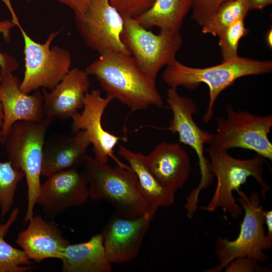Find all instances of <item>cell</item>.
Segmentation results:
<instances>
[{"label": "cell", "instance_id": "8992f818", "mask_svg": "<svg viewBox=\"0 0 272 272\" xmlns=\"http://www.w3.org/2000/svg\"><path fill=\"white\" fill-rule=\"evenodd\" d=\"M235 191L244 212L239 235L234 240L220 236L216 238L215 255L219 264L206 272H220L237 257L249 256L259 263L266 262L269 259L264 251L271 248L272 238L265 234V211L259 194L253 191L247 196L240 189Z\"/></svg>", "mask_w": 272, "mask_h": 272}, {"label": "cell", "instance_id": "7402d4cb", "mask_svg": "<svg viewBox=\"0 0 272 272\" xmlns=\"http://www.w3.org/2000/svg\"><path fill=\"white\" fill-rule=\"evenodd\" d=\"M192 5V0H155L147 11L134 19L147 29L157 27L179 32Z\"/></svg>", "mask_w": 272, "mask_h": 272}, {"label": "cell", "instance_id": "4316f807", "mask_svg": "<svg viewBox=\"0 0 272 272\" xmlns=\"http://www.w3.org/2000/svg\"><path fill=\"white\" fill-rule=\"evenodd\" d=\"M155 0H109L122 17L136 18L147 11Z\"/></svg>", "mask_w": 272, "mask_h": 272}, {"label": "cell", "instance_id": "7a4b0ae2", "mask_svg": "<svg viewBox=\"0 0 272 272\" xmlns=\"http://www.w3.org/2000/svg\"><path fill=\"white\" fill-rule=\"evenodd\" d=\"M271 71V61L239 56L230 61L203 68L189 66L175 59L165 66L162 78L170 87L176 89L182 86L193 90L201 83L206 84L209 89V101L202 120L208 123L213 117L214 107L218 96L236 80Z\"/></svg>", "mask_w": 272, "mask_h": 272}, {"label": "cell", "instance_id": "52a82bcc", "mask_svg": "<svg viewBox=\"0 0 272 272\" xmlns=\"http://www.w3.org/2000/svg\"><path fill=\"white\" fill-rule=\"evenodd\" d=\"M8 7L12 22L20 29L24 40L25 71L20 90L30 94L42 88L52 90L70 70L72 57L66 49L55 46L51 47L59 31L49 34L44 43L36 42L20 25L10 0H2Z\"/></svg>", "mask_w": 272, "mask_h": 272}, {"label": "cell", "instance_id": "4fadbf2b", "mask_svg": "<svg viewBox=\"0 0 272 272\" xmlns=\"http://www.w3.org/2000/svg\"><path fill=\"white\" fill-rule=\"evenodd\" d=\"M114 99L107 95L102 97L98 90H93L86 94L83 110L72 117L74 132L84 130L87 133L93 146L94 158L101 163H107L112 159L119 167L131 169L114 154V148L119 141L125 142L126 137H120L106 130L102 125V117L109 103Z\"/></svg>", "mask_w": 272, "mask_h": 272}, {"label": "cell", "instance_id": "3957f363", "mask_svg": "<svg viewBox=\"0 0 272 272\" xmlns=\"http://www.w3.org/2000/svg\"><path fill=\"white\" fill-rule=\"evenodd\" d=\"M86 174L89 198L105 200L114 208L115 213L127 218H136L154 209L143 195L138 178L131 169L111 167L87 155L82 166Z\"/></svg>", "mask_w": 272, "mask_h": 272}, {"label": "cell", "instance_id": "44dd1931", "mask_svg": "<svg viewBox=\"0 0 272 272\" xmlns=\"http://www.w3.org/2000/svg\"><path fill=\"white\" fill-rule=\"evenodd\" d=\"M118 154L128 163L138 178L141 191L149 203L158 208H169L174 202L175 192L162 185L149 169L141 152L120 146Z\"/></svg>", "mask_w": 272, "mask_h": 272}, {"label": "cell", "instance_id": "ffe728a7", "mask_svg": "<svg viewBox=\"0 0 272 272\" xmlns=\"http://www.w3.org/2000/svg\"><path fill=\"white\" fill-rule=\"evenodd\" d=\"M63 272H111L101 234H97L87 241L71 244L65 248L60 259Z\"/></svg>", "mask_w": 272, "mask_h": 272}, {"label": "cell", "instance_id": "f1b7e54d", "mask_svg": "<svg viewBox=\"0 0 272 272\" xmlns=\"http://www.w3.org/2000/svg\"><path fill=\"white\" fill-rule=\"evenodd\" d=\"M231 0H192V18L202 26L220 8Z\"/></svg>", "mask_w": 272, "mask_h": 272}, {"label": "cell", "instance_id": "9a60e30c", "mask_svg": "<svg viewBox=\"0 0 272 272\" xmlns=\"http://www.w3.org/2000/svg\"><path fill=\"white\" fill-rule=\"evenodd\" d=\"M21 81L12 73L1 75L0 99L3 113L1 130L2 144L12 126L19 121L37 123L44 120L42 91L36 90L30 95L20 90Z\"/></svg>", "mask_w": 272, "mask_h": 272}, {"label": "cell", "instance_id": "e575fe53", "mask_svg": "<svg viewBox=\"0 0 272 272\" xmlns=\"http://www.w3.org/2000/svg\"><path fill=\"white\" fill-rule=\"evenodd\" d=\"M1 86V69H0V88ZM3 123V110H2V104L1 102L0 99V128L2 126Z\"/></svg>", "mask_w": 272, "mask_h": 272}, {"label": "cell", "instance_id": "ac0fdd59", "mask_svg": "<svg viewBox=\"0 0 272 272\" xmlns=\"http://www.w3.org/2000/svg\"><path fill=\"white\" fill-rule=\"evenodd\" d=\"M27 227L18 233L16 242L30 260L40 262L48 258L60 260L70 242L55 224L39 216L28 221Z\"/></svg>", "mask_w": 272, "mask_h": 272}, {"label": "cell", "instance_id": "5bb4252c", "mask_svg": "<svg viewBox=\"0 0 272 272\" xmlns=\"http://www.w3.org/2000/svg\"><path fill=\"white\" fill-rule=\"evenodd\" d=\"M89 198L88 181L78 168L55 173L41 183L36 200L44 215L54 218L67 209L85 203Z\"/></svg>", "mask_w": 272, "mask_h": 272}, {"label": "cell", "instance_id": "9c48e42d", "mask_svg": "<svg viewBox=\"0 0 272 272\" xmlns=\"http://www.w3.org/2000/svg\"><path fill=\"white\" fill-rule=\"evenodd\" d=\"M123 18V43L142 70L156 81L159 71L176 59L182 44L181 34L166 30L155 34L134 18Z\"/></svg>", "mask_w": 272, "mask_h": 272}, {"label": "cell", "instance_id": "8fae6325", "mask_svg": "<svg viewBox=\"0 0 272 272\" xmlns=\"http://www.w3.org/2000/svg\"><path fill=\"white\" fill-rule=\"evenodd\" d=\"M75 21L86 45L99 54L117 52L130 55L121 38L123 17L109 0H91L84 13L75 15Z\"/></svg>", "mask_w": 272, "mask_h": 272}, {"label": "cell", "instance_id": "d4e9b609", "mask_svg": "<svg viewBox=\"0 0 272 272\" xmlns=\"http://www.w3.org/2000/svg\"><path fill=\"white\" fill-rule=\"evenodd\" d=\"M2 144L0 129V146ZM25 177L24 172L15 169L11 162H0V209L3 220L14 203L15 192L18 183Z\"/></svg>", "mask_w": 272, "mask_h": 272}, {"label": "cell", "instance_id": "5b68a950", "mask_svg": "<svg viewBox=\"0 0 272 272\" xmlns=\"http://www.w3.org/2000/svg\"><path fill=\"white\" fill-rule=\"evenodd\" d=\"M54 118L45 117L37 123L28 121L15 122L3 143L9 161L13 168L24 172L27 185V206L24 221L34 215L39 194L43 150L47 131Z\"/></svg>", "mask_w": 272, "mask_h": 272}, {"label": "cell", "instance_id": "f546056e", "mask_svg": "<svg viewBox=\"0 0 272 272\" xmlns=\"http://www.w3.org/2000/svg\"><path fill=\"white\" fill-rule=\"evenodd\" d=\"M226 272L268 271L270 268L261 266L254 259L249 257L236 258L225 268Z\"/></svg>", "mask_w": 272, "mask_h": 272}, {"label": "cell", "instance_id": "484cf974", "mask_svg": "<svg viewBox=\"0 0 272 272\" xmlns=\"http://www.w3.org/2000/svg\"><path fill=\"white\" fill-rule=\"evenodd\" d=\"M244 20L242 18L235 21L218 36L222 62L230 61L238 56L239 41L248 32Z\"/></svg>", "mask_w": 272, "mask_h": 272}, {"label": "cell", "instance_id": "ba28073f", "mask_svg": "<svg viewBox=\"0 0 272 272\" xmlns=\"http://www.w3.org/2000/svg\"><path fill=\"white\" fill-rule=\"evenodd\" d=\"M227 117L216 119V130L210 147L227 151L232 148L251 150L272 160V143L268 138L272 127V116L258 115L226 107Z\"/></svg>", "mask_w": 272, "mask_h": 272}, {"label": "cell", "instance_id": "83f0119b", "mask_svg": "<svg viewBox=\"0 0 272 272\" xmlns=\"http://www.w3.org/2000/svg\"><path fill=\"white\" fill-rule=\"evenodd\" d=\"M15 25L8 20L0 21V34L6 42L9 43L11 40V31ZM19 67V64L13 56L4 52H0V69L1 75L12 73Z\"/></svg>", "mask_w": 272, "mask_h": 272}, {"label": "cell", "instance_id": "7c38bea8", "mask_svg": "<svg viewBox=\"0 0 272 272\" xmlns=\"http://www.w3.org/2000/svg\"><path fill=\"white\" fill-rule=\"evenodd\" d=\"M158 209L136 218L114 213L100 233L106 256L112 263H124L135 258Z\"/></svg>", "mask_w": 272, "mask_h": 272}, {"label": "cell", "instance_id": "277c9868", "mask_svg": "<svg viewBox=\"0 0 272 272\" xmlns=\"http://www.w3.org/2000/svg\"><path fill=\"white\" fill-rule=\"evenodd\" d=\"M210 157L209 170L217 178L213 196L206 206L199 207L209 212L221 208L232 219H236L243 209L235 200L233 192L244 184L249 177H253L261 187L263 198L270 186L263 178L265 158L256 154L248 159H240L229 154L227 151L208 147L205 149Z\"/></svg>", "mask_w": 272, "mask_h": 272}, {"label": "cell", "instance_id": "1f68e13d", "mask_svg": "<svg viewBox=\"0 0 272 272\" xmlns=\"http://www.w3.org/2000/svg\"><path fill=\"white\" fill-rule=\"evenodd\" d=\"M249 10H261L269 5L272 0H245Z\"/></svg>", "mask_w": 272, "mask_h": 272}, {"label": "cell", "instance_id": "603a6c76", "mask_svg": "<svg viewBox=\"0 0 272 272\" xmlns=\"http://www.w3.org/2000/svg\"><path fill=\"white\" fill-rule=\"evenodd\" d=\"M19 213V208H15L6 222L0 224V272H26L32 269L31 260L25 252L14 247L5 240Z\"/></svg>", "mask_w": 272, "mask_h": 272}, {"label": "cell", "instance_id": "6da1fadb", "mask_svg": "<svg viewBox=\"0 0 272 272\" xmlns=\"http://www.w3.org/2000/svg\"><path fill=\"white\" fill-rule=\"evenodd\" d=\"M85 71L96 78L107 95L133 111L163 105L156 81L142 70L131 55L117 52L100 54Z\"/></svg>", "mask_w": 272, "mask_h": 272}, {"label": "cell", "instance_id": "d6986e66", "mask_svg": "<svg viewBox=\"0 0 272 272\" xmlns=\"http://www.w3.org/2000/svg\"><path fill=\"white\" fill-rule=\"evenodd\" d=\"M91 142L84 130L73 135L60 136L45 142L41 175L48 177L59 171L82 167Z\"/></svg>", "mask_w": 272, "mask_h": 272}, {"label": "cell", "instance_id": "2e32d148", "mask_svg": "<svg viewBox=\"0 0 272 272\" xmlns=\"http://www.w3.org/2000/svg\"><path fill=\"white\" fill-rule=\"evenodd\" d=\"M90 85L86 72L75 67L70 70L50 92L42 88L45 117L61 120L72 118L83 108Z\"/></svg>", "mask_w": 272, "mask_h": 272}, {"label": "cell", "instance_id": "d6a6232c", "mask_svg": "<svg viewBox=\"0 0 272 272\" xmlns=\"http://www.w3.org/2000/svg\"><path fill=\"white\" fill-rule=\"evenodd\" d=\"M264 223L266 226L267 235L272 238V211L271 210L265 211Z\"/></svg>", "mask_w": 272, "mask_h": 272}, {"label": "cell", "instance_id": "30bf717a", "mask_svg": "<svg viewBox=\"0 0 272 272\" xmlns=\"http://www.w3.org/2000/svg\"><path fill=\"white\" fill-rule=\"evenodd\" d=\"M166 102L172 112L168 129L178 133L179 142L190 147L198 159L201 179L198 186L187 197L185 206L190 210L197 208L200 192L211 185L214 175L209 170V160L204 155L205 145L209 144L213 133L201 129L193 115L197 112V106L190 98L180 95L177 89L170 87L167 92Z\"/></svg>", "mask_w": 272, "mask_h": 272}, {"label": "cell", "instance_id": "e0dca14e", "mask_svg": "<svg viewBox=\"0 0 272 272\" xmlns=\"http://www.w3.org/2000/svg\"><path fill=\"white\" fill-rule=\"evenodd\" d=\"M144 159L158 181L175 193L183 187L191 173L189 154L179 143L161 142L144 155Z\"/></svg>", "mask_w": 272, "mask_h": 272}, {"label": "cell", "instance_id": "836d02e7", "mask_svg": "<svg viewBox=\"0 0 272 272\" xmlns=\"http://www.w3.org/2000/svg\"><path fill=\"white\" fill-rule=\"evenodd\" d=\"M272 31L271 29L269 30L268 33H267L266 36V41L267 43V44L269 47H271L272 46Z\"/></svg>", "mask_w": 272, "mask_h": 272}, {"label": "cell", "instance_id": "cb8c5ba5", "mask_svg": "<svg viewBox=\"0 0 272 272\" xmlns=\"http://www.w3.org/2000/svg\"><path fill=\"white\" fill-rule=\"evenodd\" d=\"M249 11L245 0L225 2L201 26V31L205 34L218 36L235 21L244 19Z\"/></svg>", "mask_w": 272, "mask_h": 272}, {"label": "cell", "instance_id": "4dcf8cb0", "mask_svg": "<svg viewBox=\"0 0 272 272\" xmlns=\"http://www.w3.org/2000/svg\"><path fill=\"white\" fill-rule=\"evenodd\" d=\"M71 8L75 15L82 14L87 10L91 0H56Z\"/></svg>", "mask_w": 272, "mask_h": 272}]
</instances>
